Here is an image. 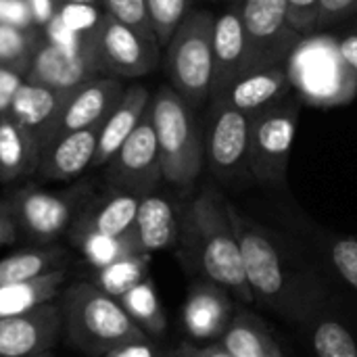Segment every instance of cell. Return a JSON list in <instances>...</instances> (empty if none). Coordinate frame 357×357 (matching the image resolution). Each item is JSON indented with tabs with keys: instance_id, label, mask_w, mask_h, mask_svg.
Listing matches in <instances>:
<instances>
[{
	"instance_id": "17",
	"label": "cell",
	"mask_w": 357,
	"mask_h": 357,
	"mask_svg": "<svg viewBox=\"0 0 357 357\" xmlns=\"http://www.w3.org/2000/svg\"><path fill=\"white\" fill-rule=\"evenodd\" d=\"M98 134H100V126H94L52 140L40 153L38 174L46 180H56V182L71 180L84 174L94 163Z\"/></svg>"
},
{
	"instance_id": "38",
	"label": "cell",
	"mask_w": 357,
	"mask_h": 357,
	"mask_svg": "<svg viewBox=\"0 0 357 357\" xmlns=\"http://www.w3.org/2000/svg\"><path fill=\"white\" fill-rule=\"evenodd\" d=\"M357 13V0H320L318 29L337 25Z\"/></svg>"
},
{
	"instance_id": "25",
	"label": "cell",
	"mask_w": 357,
	"mask_h": 357,
	"mask_svg": "<svg viewBox=\"0 0 357 357\" xmlns=\"http://www.w3.org/2000/svg\"><path fill=\"white\" fill-rule=\"evenodd\" d=\"M67 272L56 270L46 276L27 280V282H15L0 287V318L25 314L38 305L50 303L61 295V289L65 284Z\"/></svg>"
},
{
	"instance_id": "40",
	"label": "cell",
	"mask_w": 357,
	"mask_h": 357,
	"mask_svg": "<svg viewBox=\"0 0 357 357\" xmlns=\"http://www.w3.org/2000/svg\"><path fill=\"white\" fill-rule=\"evenodd\" d=\"M19 234V226L6 205V201H0V245H10L15 243Z\"/></svg>"
},
{
	"instance_id": "37",
	"label": "cell",
	"mask_w": 357,
	"mask_h": 357,
	"mask_svg": "<svg viewBox=\"0 0 357 357\" xmlns=\"http://www.w3.org/2000/svg\"><path fill=\"white\" fill-rule=\"evenodd\" d=\"M0 23L17 27H38L29 0H0Z\"/></svg>"
},
{
	"instance_id": "41",
	"label": "cell",
	"mask_w": 357,
	"mask_h": 357,
	"mask_svg": "<svg viewBox=\"0 0 357 357\" xmlns=\"http://www.w3.org/2000/svg\"><path fill=\"white\" fill-rule=\"evenodd\" d=\"M105 357H155V354L146 341H130L113 347L111 351L105 354Z\"/></svg>"
},
{
	"instance_id": "35",
	"label": "cell",
	"mask_w": 357,
	"mask_h": 357,
	"mask_svg": "<svg viewBox=\"0 0 357 357\" xmlns=\"http://www.w3.org/2000/svg\"><path fill=\"white\" fill-rule=\"evenodd\" d=\"M289 21L293 29L301 36L318 31L320 19V0H287Z\"/></svg>"
},
{
	"instance_id": "12",
	"label": "cell",
	"mask_w": 357,
	"mask_h": 357,
	"mask_svg": "<svg viewBox=\"0 0 357 357\" xmlns=\"http://www.w3.org/2000/svg\"><path fill=\"white\" fill-rule=\"evenodd\" d=\"M126 92V86L119 77L111 75H96L82 86L69 92L67 102L61 109L56 123L52 126L48 138L44 140L42 149L56 138H63L71 132L102 126L111 111L117 107Z\"/></svg>"
},
{
	"instance_id": "34",
	"label": "cell",
	"mask_w": 357,
	"mask_h": 357,
	"mask_svg": "<svg viewBox=\"0 0 357 357\" xmlns=\"http://www.w3.org/2000/svg\"><path fill=\"white\" fill-rule=\"evenodd\" d=\"M102 4H105L107 13L113 15L115 19H119L121 23L134 27L136 31H140L146 38H155L151 19L146 13V0H102Z\"/></svg>"
},
{
	"instance_id": "20",
	"label": "cell",
	"mask_w": 357,
	"mask_h": 357,
	"mask_svg": "<svg viewBox=\"0 0 357 357\" xmlns=\"http://www.w3.org/2000/svg\"><path fill=\"white\" fill-rule=\"evenodd\" d=\"M140 199L142 197L138 195L115 190L113 195L86 205V209L71 224V238L88 232H98L107 236L130 234L136 224Z\"/></svg>"
},
{
	"instance_id": "39",
	"label": "cell",
	"mask_w": 357,
	"mask_h": 357,
	"mask_svg": "<svg viewBox=\"0 0 357 357\" xmlns=\"http://www.w3.org/2000/svg\"><path fill=\"white\" fill-rule=\"evenodd\" d=\"M23 82H25V75L0 67V117H4V115L10 113L15 94H17L19 86H21Z\"/></svg>"
},
{
	"instance_id": "42",
	"label": "cell",
	"mask_w": 357,
	"mask_h": 357,
	"mask_svg": "<svg viewBox=\"0 0 357 357\" xmlns=\"http://www.w3.org/2000/svg\"><path fill=\"white\" fill-rule=\"evenodd\" d=\"M31 4V10H33V19H36V25L40 29H44V25L56 15L61 2L59 0H29Z\"/></svg>"
},
{
	"instance_id": "29",
	"label": "cell",
	"mask_w": 357,
	"mask_h": 357,
	"mask_svg": "<svg viewBox=\"0 0 357 357\" xmlns=\"http://www.w3.org/2000/svg\"><path fill=\"white\" fill-rule=\"evenodd\" d=\"M222 345L234 357H282L272 337L257 322L247 318L226 328Z\"/></svg>"
},
{
	"instance_id": "3",
	"label": "cell",
	"mask_w": 357,
	"mask_h": 357,
	"mask_svg": "<svg viewBox=\"0 0 357 357\" xmlns=\"http://www.w3.org/2000/svg\"><path fill=\"white\" fill-rule=\"evenodd\" d=\"M287 71L293 90L307 105L339 107L357 96V77L333 36H303L287 61Z\"/></svg>"
},
{
	"instance_id": "30",
	"label": "cell",
	"mask_w": 357,
	"mask_h": 357,
	"mask_svg": "<svg viewBox=\"0 0 357 357\" xmlns=\"http://www.w3.org/2000/svg\"><path fill=\"white\" fill-rule=\"evenodd\" d=\"M73 243L82 249L86 261L94 270H100L126 255L142 253L134 230L123 236H107V234H98V232H88V234L73 238Z\"/></svg>"
},
{
	"instance_id": "4",
	"label": "cell",
	"mask_w": 357,
	"mask_h": 357,
	"mask_svg": "<svg viewBox=\"0 0 357 357\" xmlns=\"http://www.w3.org/2000/svg\"><path fill=\"white\" fill-rule=\"evenodd\" d=\"M151 119L163 178L174 186L188 188L205 165V144L190 105L172 86H163L151 98Z\"/></svg>"
},
{
	"instance_id": "21",
	"label": "cell",
	"mask_w": 357,
	"mask_h": 357,
	"mask_svg": "<svg viewBox=\"0 0 357 357\" xmlns=\"http://www.w3.org/2000/svg\"><path fill=\"white\" fill-rule=\"evenodd\" d=\"M69 92L71 90H54V88L25 79L15 94L10 115L21 126H25L38 138L42 146L52 126L56 123L61 109L69 98Z\"/></svg>"
},
{
	"instance_id": "18",
	"label": "cell",
	"mask_w": 357,
	"mask_h": 357,
	"mask_svg": "<svg viewBox=\"0 0 357 357\" xmlns=\"http://www.w3.org/2000/svg\"><path fill=\"white\" fill-rule=\"evenodd\" d=\"M291 92H293V86H291L287 65H270V67L245 71L218 98L226 100L238 111L253 113L284 98Z\"/></svg>"
},
{
	"instance_id": "1",
	"label": "cell",
	"mask_w": 357,
	"mask_h": 357,
	"mask_svg": "<svg viewBox=\"0 0 357 357\" xmlns=\"http://www.w3.org/2000/svg\"><path fill=\"white\" fill-rule=\"evenodd\" d=\"M186 228L205 274L222 289H230L245 301H251L230 203L215 188H205L188 209Z\"/></svg>"
},
{
	"instance_id": "2",
	"label": "cell",
	"mask_w": 357,
	"mask_h": 357,
	"mask_svg": "<svg viewBox=\"0 0 357 357\" xmlns=\"http://www.w3.org/2000/svg\"><path fill=\"white\" fill-rule=\"evenodd\" d=\"M63 331L69 341L92 356H105L117 345L146 341L144 331L130 318L121 301L92 282H75L61 295Z\"/></svg>"
},
{
	"instance_id": "26",
	"label": "cell",
	"mask_w": 357,
	"mask_h": 357,
	"mask_svg": "<svg viewBox=\"0 0 357 357\" xmlns=\"http://www.w3.org/2000/svg\"><path fill=\"white\" fill-rule=\"evenodd\" d=\"M65 266H67V253L56 245L23 249L0 259V287L27 282L56 270H65Z\"/></svg>"
},
{
	"instance_id": "36",
	"label": "cell",
	"mask_w": 357,
	"mask_h": 357,
	"mask_svg": "<svg viewBox=\"0 0 357 357\" xmlns=\"http://www.w3.org/2000/svg\"><path fill=\"white\" fill-rule=\"evenodd\" d=\"M333 261L341 276L357 289V238H343L333 247Z\"/></svg>"
},
{
	"instance_id": "9",
	"label": "cell",
	"mask_w": 357,
	"mask_h": 357,
	"mask_svg": "<svg viewBox=\"0 0 357 357\" xmlns=\"http://www.w3.org/2000/svg\"><path fill=\"white\" fill-rule=\"evenodd\" d=\"M86 190L73 188L67 192H48L40 188H19L4 201L19 230L36 241L50 243L63 234L82 209Z\"/></svg>"
},
{
	"instance_id": "22",
	"label": "cell",
	"mask_w": 357,
	"mask_h": 357,
	"mask_svg": "<svg viewBox=\"0 0 357 357\" xmlns=\"http://www.w3.org/2000/svg\"><path fill=\"white\" fill-rule=\"evenodd\" d=\"M42 146L38 138L21 126L10 113L0 117V182L10 184L33 172L40 165Z\"/></svg>"
},
{
	"instance_id": "19",
	"label": "cell",
	"mask_w": 357,
	"mask_h": 357,
	"mask_svg": "<svg viewBox=\"0 0 357 357\" xmlns=\"http://www.w3.org/2000/svg\"><path fill=\"white\" fill-rule=\"evenodd\" d=\"M149 105H151V96L144 86L134 84L126 88L121 100L100 126L98 146L92 167H105L113 159V155L121 149V144L142 121L144 113L149 111Z\"/></svg>"
},
{
	"instance_id": "11",
	"label": "cell",
	"mask_w": 357,
	"mask_h": 357,
	"mask_svg": "<svg viewBox=\"0 0 357 357\" xmlns=\"http://www.w3.org/2000/svg\"><path fill=\"white\" fill-rule=\"evenodd\" d=\"M107 167V178L115 186V190L146 197L157 188L159 180L163 178V172L157 134L151 119V105L142 121L121 144V149L113 155Z\"/></svg>"
},
{
	"instance_id": "32",
	"label": "cell",
	"mask_w": 357,
	"mask_h": 357,
	"mask_svg": "<svg viewBox=\"0 0 357 357\" xmlns=\"http://www.w3.org/2000/svg\"><path fill=\"white\" fill-rule=\"evenodd\" d=\"M188 0H146V13L159 46H167L186 17Z\"/></svg>"
},
{
	"instance_id": "44",
	"label": "cell",
	"mask_w": 357,
	"mask_h": 357,
	"mask_svg": "<svg viewBox=\"0 0 357 357\" xmlns=\"http://www.w3.org/2000/svg\"><path fill=\"white\" fill-rule=\"evenodd\" d=\"M180 357H234L224 345H209V347H184Z\"/></svg>"
},
{
	"instance_id": "7",
	"label": "cell",
	"mask_w": 357,
	"mask_h": 357,
	"mask_svg": "<svg viewBox=\"0 0 357 357\" xmlns=\"http://www.w3.org/2000/svg\"><path fill=\"white\" fill-rule=\"evenodd\" d=\"M247 33V69L287 65L303 38L289 21L287 0H236Z\"/></svg>"
},
{
	"instance_id": "45",
	"label": "cell",
	"mask_w": 357,
	"mask_h": 357,
	"mask_svg": "<svg viewBox=\"0 0 357 357\" xmlns=\"http://www.w3.org/2000/svg\"><path fill=\"white\" fill-rule=\"evenodd\" d=\"M61 4H90V6H98V2L102 0H59Z\"/></svg>"
},
{
	"instance_id": "31",
	"label": "cell",
	"mask_w": 357,
	"mask_h": 357,
	"mask_svg": "<svg viewBox=\"0 0 357 357\" xmlns=\"http://www.w3.org/2000/svg\"><path fill=\"white\" fill-rule=\"evenodd\" d=\"M119 301H121L123 310L130 314V318L142 331H149L155 335L163 333L165 318H163V312H161V305H159V299H157V293H155L151 280L144 278L134 289H130Z\"/></svg>"
},
{
	"instance_id": "46",
	"label": "cell",
	"mask_w": 357,
	"mask_h": 357,
	"mask_svg": "<svg viewBox=\"0 0 357 357\" xmlns=\"http://www.w3.org/2000/svg\"><path fill=\"white\" fill-rule=\"evenodd\" d=\"M33 357H52V354H50V351H46V354H40V356H33Z\"/></svg>"
},
{
	"instance_id": "6",
	"label": "cell",
	"mask_w": 357,
	"mask_h": 357,
	"mask_svg": "<svg viewBox=\"0 0 357 357\" xmlns=\"http://www.w3.org/2000/svg\"><path fill=\"white\" fill-rule=\"evenodd\" d=\"M301 107L303 98L293 90L284 98L249 113V172L259 182H284Z\"/></svg>"
},
{
	"instance_id": "27",
	"label": "cell",
	"mask_w": 357,
	"mask_h": 357,
	"mask_svg": "<svg viewBox=\"0 0 357 357\" xmlns=\"http://www.w3.org/2000/svg\"><path fill=\"white\" fill-rule=\"evenodd\" d=\"M44 33L40 27H17L0 23V67L27 73Z\"/></svg>"
},
{
	"instance_id": "24",
	"label": "cell",
	"mask_w": 357,
	"mask_h": 357,
	"mask_svg": "<svg viewBox=\"0 0 357 357\" xmlns=\"http://www.w3.org/2000/svg\"><path fill=\"white\" fill-rule=\"evenodd\" d=\"M134 232L142 253H153L172 247L178 236V222H176L174 207L161 197L155 195L142 197L136 213Z\"/></svg>"
},
{
	"instance_id": "8",
	"label": "cell",
	"mask_w": 357,
	"mask_h": 357,
	"mask_svg": "<svg viewBox=\"0 0 357 357\" xmlns=\"http://www.w3.org/2000/svg\"><path fill=\"white\" fill-rule=\"evenodd\" d=\"M159 48L161 46L155 38L142 36L107 10L92 40V54L98 75L119 79L151 73L159 63Z\"/></svg>"
},
{
	"instance_id": "47",
	"label": "cell",
	"mask_w": 357,
	"mask_h": 357,
	"mask_svg": "<svg viewBox=\"0 0 357 357\" xmlns=\"http://www.w3.org/2000/svg\"><path fill=\"white\" fill-rule=\"evenodd\" d=\"M232 2H236V0H232Z\"/></svg>"
},
{
	"instance_id": "33",
	"label": "cell",
	"mask_w": 357,
	"mask_h": 357,
	"mask_svg": "<svg viewBox=\"0 0 357 357\" xmlns=\"http://www.w3.org/2000/svg\"><path fill=\"white\" fill-rule=\"evenodd\" d=\"M318 357H357V345L345 326L337 322H322L314 335Z\"/></svg>"
},
{
	"instance_id": "13",
	"label": "cell",
	"mask_w": 357,
	"mask_h": 357,
	"mask_svg": "<svg viewBox=\"0 0 357 357\" xmlns=\"http://www.w3.org/2000/svg\"><path fill=\"white\" fill-rule=\"evenodd\" d=\"M63 333L61 303H44L25 314L0 318V357H33L52 351Z\"/></svg>"
},
{
	"instance_id": "28",
	"label": "cell",
	"mask_w": 357,
	"mask_h": 357,
	"mask_svg": "<svg viewBox=\"0 0 357 357\" xmlns=\"http://www.w3.org/2000/svg\"><path fill=\"white\" fill-rule=\"evenodd\" d=\"M149 268V253H132L126 255L100 270H96V280L92 282L102 293L121 299L130 289L146 278Z\"/></svg>"
},
{
	"instance_id": "43",
	"label": "cell",
	"mask_w": 357,
	"mask_h": 357,
	"mask_svg": "<svg viewBox=\"0 0 357 357\" xmlns=\"http://www.w3.org/2000/svg\"><path fill=\"white\" fill-rule=\"evenodd\" d=\"M339 48H341L343 59L347 61V65L351 67L354 75L357 77V27L339 40Z\"/></svg>"
},
{
	"instance_id": "14",
	"label": "cell",
	"mask_w": 357,
	"mask_h": 357,
	"mask_svg": "<svg viewBox=\"0 0 357 357\" xmlns=\"http://www.w3.org/2000/svg\"><path fill=\"white\" fill-rule=\"evenodd\" d=\"M96 75L98 69L92 48L67 50L44 38L25 73V79L54 90H73Z\"/></svg>"
},
{
	"instance_id": "16",
	"label": "cell",
	"mask_w": 357,
	"mask_h": 357,
	"mask_svg": "<svg viewBox=\"0 0 357 357\" xmlns=\"http://www.w3.org/2000/svg\"><path fill=\"white\" fill-rule=\"evenodd\" d=\"M247 69V33L238 6L232 2L228 10L215 17L213 27V84L211 100L222 96L232 82Z\"/></svg>"
},
{
	"instance_id": "15",
	"label": "cell",
	"mask_w": 357,
	"mask_h": 357,
	"mask_svg": "<svg viewBox=\"0 0 357 357\" xmlns=\"http://www.w3.org/2000/svg\"><path fill=\"white\" fill-rule=\"evenodd\" d=\"M230 218L232 226L241 245V255H243V268L247 282L251 291L264 295V297H274L282 289V268H280V257L276 247L270 243L266 234H261L257 228L249 226L230 205Z\"/></svg>"
},
{
	"instance_id": "23",
	"label": "cell",
	"mask_w": 357,
	"mask_h": 357,
	"mask_svg": "<svg viewBox=\"0 0 357 357\" xmlns=\"http://www.w3.org/2000/svg\"><path fill=\"white\" fill-rule=\"evenodd\" d=\"M230 303L222 289L199 287L190 293L184 307V324L192 339L209 341L226 333Z\"/></svg>"
},
{
	"instance_id": "5",
	"label": "cell",
	"mask_w": 357,
	"mask_h": 357,
	"mask_svg": "<svg viewBox=\"0 0 357 357\" xmlns=\"http://www.w3.org/2000/svg\"><path fill=\"white\" fill-rule=\"evenodd\" d=\"M213 27L215 17L195 10L184 17L167 44V77L172 88L197 107L211 98L213 84Z\"/></svg>"
},
{
	"instance_id": "10",
	"label": "cell",
	"mask_w": 357,
	"mask_h": 357,
	"mask_svg": "<svg viewBox=\"0 0 357 357\" xmlns=\"http://www.w3.org/2000/svg\"><path fill=\"white\" fill-rule=\"evenodd\" d=\"M205 161L220 180H238L249 172V113L222 98L211 100L203 138Z\"/></svg>"
}]
</instances>
